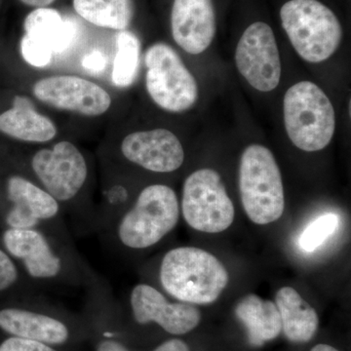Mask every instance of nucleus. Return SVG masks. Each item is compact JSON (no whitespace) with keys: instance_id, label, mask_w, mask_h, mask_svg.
Wrapping results in <instances>:
<instances>
[{"instance_id":"1","label":"nucleus","mask_w":351,"mask_h":351,"mask_svg":"<svg viewBox=\"0 0 351 351\" xmlns=\"http://www.w3.org/2000/svg\"><path fill=\"white\" fill-rule=\"evenodd\" d=\"M21 172L61 205L78 234L96 233L94 164L82 147L68 138L32 147Z\"/></svg>"},{"instance_id":"2","label":"nucleus","mask_w":351,"mask_h":351,"mask_svg":"<svg viewBox=\"0 0 351 351\" xmlns=\"http://www.w3.org/2000/svg\"><path fill=\"white\" fill-rule=\"evenodd\" d=\"M1 244L27 280L40 292L51 289L88 290L101 279L80 255L71 237L36 228H6Z\"/></svg>"},{"instance_id":"3","label":"nucleus","mask_w":351,"mask_h":351,"mask_svg":"<svg viewBox=\"0 0 351 351\" xmlns=\"http://www.w3.org/2000/svg\"><path fill=\"white\" fill-rule=\"evenodd\" d=\"M179 218L180 203L174 189L152 184L141 189L99 237L112 253L149 250L174 230Z\"/></svg>"},{"instance_id":"4","label":"nucleus","mask_w":351,"mask_h":351,"mask_svg":"<svg viewBox=\"0 0 351 351\" xmlns=\"http://www.w3.org/2000/svg\"><path fill=\"white\" fill-rule=\"evenodd\" d=\"M228 279V270L218 258L195 247L171 249L159 263V284L178 302L211 304L225 290Z\"/></svg>"},{"instance_id":"5","label":"nucleus","mask_w":351,"mask_h":351,"mask_svg":"<svg viewBox=\"0 0 351 351\" xmlns=\"http://www.w3.org/2000/svg\"><path fill=\"white\" fill-rule=\"evenodd\" d=\"M280 20L295 52L308 63L326 61L341 43L339 18L319 0H289L281 7Z\"/></svg>"},{"instance_id":"6","label":"nucleus","mask_w":351,"mask_h":351,"mask_svg":"<svg viewBox=\"0 0 351 351\" xmlns=\"http://www.w3.org/2000/svg\"><path fill=\"white\" fill-rule=\"evenodd\" d=\"M283 113L288 137L298 149L318 152L331 143L336 129L334 107L315 83L301 82L289 88Z\"/></svg>"},{"instance_id":"7","label":"nucleus","mask_w":351,"mask_h":351,"mask_svg":"<svg viewBox=\"0 0 351 351\" xmlns=\"http://www.w3.org/2000/svg\"><path fill=\"white\" fill-rule=\"evenodd\" d=\"M239 191L245 213L253 223L269 225L282 216V176L267 147L255 144L244 149L240 159Z\"/></svg>"},{"instance_id":"8","label":"nucleus","mask_w":351,"mask_h":351,"mask_svg":"<svg viewBox=\"0 0 351 351\" xmlns=\"http://www.w3.org/2000/svg\"><path fill=\"white\" fill-rule=\"evenodd\" d=\"M145 86L161 110L181 113L198 99V85L177 51L165 43H156L145 51Z\"/></svg>"},{"instance_id":"9","label":"nucleus","mask_w":351,"mask_h":351,"mask_svg":"<svg viewBox=\"0 0 351 351\" xmlns=\"http://www.w3.org/2000/svg\"><path fill=\"white\" fill-rule=\"evenodd\" d=\"M100 158L103 167L126 163L147 172L169 174L182 167L184 151L172 131L156 128L126 134L117 145L101 149Z\"/></svg>"},{"instance_id":"10","label":"nucleus","mask_w":351,"mask_h":351,"mask_svg":"<svg viewBox=\"0 0 351 351\" xmlns=\"http://www.w3.org/2000/svg\"><path fill=\"white\" fill-rule=\"evenodd\" d=\"M31 95L45 107L86 119L104 117L113 106L112 95L107 88L73 73L40 76L32 82Z\"/></svg>"},{"instance_id":"11","label":"nucleus","mask_w":351,"mask_h":351,"mask_svg":"<svg viewBox=\"0 0 351 351\" xmlns=\"http://www.w3.org/2000/svg\"><path fill=\"white\" fill-rule=\"evenodd\" d=\"M5 195L6 228H36L71 237L61 205L24 173L19 171L6 178Z\"/></svg>"},{"instance_id":"12","label":"nucleus","mask_w":351,"mask_h":351,"mask_svg":"<svg viewBox=\"0 0 351 351\" xmlns=\"http://www.w3.org/2000/svg\"><path fill=\"white\" fill-rule=\"evenodd\" d=\"M182 213L193 230L219 233L228 230L234 219V206L228 197L221 176L213 169L191 173L182 186Z\"/></svg>"},{"instance_id":"13","label":"nucleus","mask_w":351,"mask_h":351,"mask_svg":"<svg viewBox=\"0 0 351 351\" xmlns=\"http://www.w3.org/2000/svg\"><path fill=\"white\" fill-rule=\"evenodd\" d=\"M235 64L240 75L258 91L267 93L278 86L280 55L269 25L255 22L245 29L237 43Z\"/></svg>"},{"instance_id":"14","label":"nucleus","mask_w":351,"mask_h":351,"mask_svg":"<svg viewBox=\"0 0 351 351\" xmlns=\"http://www.w3.org/2000/svg\"><path fill=\"white\" fill-rule=\"evenodd\" d=\"M41 294L34 295L25 304L0 309V329L17 338L31 339L49 346L68 343L73 330L68 320L51 306H46Z\"/></svg>"},{"instance_id":"15","label":"nucleus","mask_w":351,"mask_h":351,"mask_svg":"<svg viewBox=\"0 0 351 351\" xmlns=\"http://www.w3.org/2000/svg\"><path fill=\"white\" fill-rule=\"evenodd\" d=\"M134 320L140 325L156 323L171 335H184L197 326L200 313L195 306L182 302H170L151 284L138 283L129 295Z\"/></svg>"},{"instance_id":"16","label":"nucleus","mask_w":351,"mask_h":351,"mask_svg":"<svg viewBox=\"0 0 351 351\" xmlns=\"http://www.w3.org/2000/svg\"><path fill=\"white\" fill-rule=\"evenodd\" d=\"M171 34L178 46L191 55L206 51L217 32L213 0H173Z\"/></svg>"},{"instance_id":"17","label":"nucleus","mask_w":351,"mask_h":351,"mask_svg":"<svg viewBox=\"0 0 351 351\" xmlns=\"http://www.w3.org/2000/svg\"><path fill=\"white\" fill-rule=\"evenodd\" d=\"M0 133L17 142L38 147L58 140L56 122L36 108L32 99L16 96L12 107L0 113Z\"/></svg>"},{"instance_id":"18","label":"nucleus","mask_w":351,"mask_h":351,"mask_svg":"<svg viewBox=\"0 0 351 351\" xmlns=\"http://www.w3.org/2000/svg\"><path fill=\"white\" fill-rule=\"evenodd\" d=\"M276 302L285 336L295 343L311 341L318 328L315 309L291 287L281 288L277 292Z\"/></svg>"},{"instance_id":"19","label":"nucleus","mask_w":351,"mask_h":351,"mask_svg":"<svg viewBox=\"0 0 351 351\" xmlns=\"http://www.w3.org/2000/svg\"><path fill=\"white\" fill-rule=\"evenodd\" d=\"M235 314L246 327L252 345L262 346L276 339L282 330L276 304L257 295L244 297L237 304Z\"/></svg>"},{"instance_id":"20","label":"nucleus","mask_w":351,"mask_h":351,"mask_svg":"<svg viewBox=\"0 0 351 351\" xmlns=\"http://www.w3.org/2000/svg\"><path fill=\"white\" fill-rule=\"evenodd\" d=\"M73 27L51 7L36 8L25 17L24 36L47 46L54 55L63 52L73 36Z\"/></svg>"},{"instance_id":"21","label":"nucleus","mask_w":351,"mask_h":351,"mask_svg":"<svg viewBox=\"0 0 351 351\" xmlns=\"http://www.w3.org/2000/svg\"><path fill=\"white\" fill-rule=\"evenodd\" d=\"M73 7L89 24L117 32L129 29L136 13L135 0H73Z\"/></svg>"},{"instance_id":"22","label":"nucleus","mask_w":351,"mask_h":351,"mask_svg":"<svg viewBox=\"0 0 351 351\" xmlns=\"http://www.w3.org/2000/svg\"><path fill=\"white\" fill-rule=\"evenodd\" d=\"M142 45L140 38L130 29L117 32L114 56L110 69L113 86L127 88L133 85L140 69Z\"/></svg>"},{"instance_id":"23","label":"nucleus","mask_w":351,"mask_h":351,"mask_svg":"<svg viewBox=\"0 0 351 351\" xmlns=\"http://www.w3.org/2000/svg\"><path fill=\"white\" fill-rule=\"evenodd\" d=\"M11 291L25 295L41 294L40 291L27 280L17 263L2 245L0 246V294Z\"/></svg>"},{"instance_id":"24","label":"nucleus","mask_w":351,"mask_h":351,"mask_svg":"<svg viewBox=\"0 0 351 351\" xmlns=\"http://www.w3.org/2000/svg\"><path fill=\"white\" fill-rule=\"evenodd\" d=\"M339 219L336 214H325L307 226L300 237V247L304 252H313L336 232Z\"/></svg>"},{"instance_id":"25","label":"nucleus","mask_w":351,"mask_h":351,"mask_svg":"<svg viewBox=\"0 0 351 351\" xmlns=\"http://www.w3.org/2000/svg\"><path fill=\"white\" fill-rule=\"evenodd\" d=\"M20 50L25 63L36 69L45 68L55 56L49 47L25 36L21 40Z\"/></svg>"},{"instance_id":"26","label":"nucleus","mask_w":351,"mask_h":351,"mask_svg":"<svg viewBox=\"0 0 351 351\" xmlns=\"http://www.w3.org/2000/svg\"><path fill=\"white\" fill-rule=\"evenodd\" d=\"M0 351H58L54 346L31 341V339L11 337L0 345Z\"/></svg>"},{"instance_id":"27","label":"nucleus","mask_w":351,"mask_h":351,"mask_svg":"<svg viewBox=\"0 0 351 351\" xmlns=\"http://www.w3.org/2000/svg\"><path fill=\"white\" fill-rule=\"evenodd\" d=\"M114 337L112 338L103 337V339H101L97 345L96 351H129L123 343L114 339Z\"/></svg>"},{"instance_id":"28","label":"nucleus","mask_w":351,"mask_h":351,"mask_svg":"<svg viewBox=\"0 0 351 351\" xmlns=\"http://www.w3.org/2000/svg\"><path fill=\"white\" fill-rule=\"evenodd\" d=\"M154 351H189V346L179 339H172L157 346Z\"/></svg>"},{"instance_id":"29","label":"nucleus","mask_w":351,"mask_h":351,"mask_svg":"<svg viewBox=\"0 0 351 351\" xmlns=\"http://www.w3.org/2000/svg\"><path fill=\"white\" fill-rule=\"evenodd\" d=\"M20 1L25 5L36 9L50 7L56 0H20Z\"/></svg>"},{"instance_id":"30","label":"nucleus","mask_w":351,"mask_h":351,"mask_svg":"<svg viewBox=\"0 0 351 351\" xmlns=\"http://www.w3.org/2000/svg\"><path fill=\"white\" fill-rule=\"evenodd\" d=\"M311 351H338L336 348H332L331 346L328 345H318L314 346Z\"/></svg>"}]
</instances>
